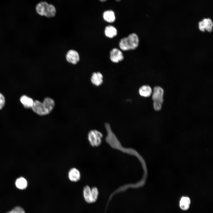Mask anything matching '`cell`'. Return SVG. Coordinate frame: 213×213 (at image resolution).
Returning <instances> with one entry per match:
<instances>
[{
  "label": "cell",
  "mask_w": 213,
  "mask_h": 213,
  "mask_svg": "<svg viewBox=\"0 0 213 213\" xmlns=\"http://www.w3.org/2000/svg\"><path fill=\"white\" fill-rule=\"evenodd\" d=\"M7 213H25V212L22 207L17 206L14 207Z\"/></svg>",
  "instance_id": "cell-20"
},
{
  "label": "cell",
  "mask_w": 213,
  "mask_h": 213,
  "mask_svg": "<svg viewBox=\"0 0 213 213\" xmlns=\"http://www.w3.org/2000/svg\"><path fill=\"white\" fill-rule=\"evenodd\" d=\"M107 0H100V1L101 2H105Z\"/></svg>",
  "instance_id": "cell-23"
},
{
  "label": "cell",
  "mask_w": 213,
  "mask_h": 213,
  "mask_svg": "<svg viewBox=\"0 0 213 213\" xmlns=\"http://www.w3.org/2000/svg\"><path fill=\"white\" fill-rule=\"evenodd\" d=\"M110 57L111 61L114 63H118L124 59L122 52L116 48H114L111 51Z\"/></svg>",
  "instance_id": "cell-6"
},
{
  "label": "cell",
  "mask_w": 213,
  "mask_h": 213,
  "mask_svg": "<svg viewBox=\"0 0 213 213\" xmlns=\"http://www.w3.org/2000/svg\"><path fill=\"white\" fill-rule=\"evenodd\" d=\"M55 106L54 101L50 97H46L42 102L38 100L34 101L31 108L34 112L38 115L44 116L50 114Z\"/></svg>",
  "instance_id": "cell-1"
},
{
  "label": "cell",
  "mask_w": 213,
  "mask_h": 213,
  "mask_svg": "<svg viewBox=\"0 0 213 213\" xmlns=\"http://www.w3.org/2000/svg\"><path fill=\"white\" fill-rule=\"evenodd\" d=\"M191 204V200L190 198L187 196L182 197L179 202V206L182 210L186 211L189 208Z\"/></svg>",
  "instance_id": "cell-12"
},
{
  "label": "cell",
  "mask_w": 213,
  "mask_h": 213,
  "mask_svg": "<svg viewBox=\"0 0 213 213\" xmlns=\"http://www.w3.org/2000/svg\"><path fill=\"white\" fill-rule=\"evenodd\" d=\"M152 93L151 87L148 85H143L140 87L139 89V93L140 96L143 97L150 96Z\"/></svg>",
  "instance_id": "cell-11"
},
{
  "label": "cell",
  "mask_w": 213,
  "mask_h": 213,
  "mask_svg": "<svg viewBox=\"0 0 213 213\" xmlns=\"http://www.w3.org/2000/svg\"><path fill=\"white\" fill-rule=\"evenodd\" d=\"M127 42L130 50H134L138 46L139 40L138 36L135 33L130 34L127 37Z\"/></svg>",
  "instance_id": "cell-7"
},
{
  "label": "cell",
  "mask_w": 213,
  "mask_h": 213,
  "mask_svg": "<svg viewBox=\"0 0 213 213\" xmlns=\"http://www.w3.org/2000/svg\"><path fill=\"white\" fill-rule=\"evenodd\" d=\"M198 28L201 32H204L206 31L203 22L201 20L199 22L198 24Z\"/></svg>",
  "instance_id": "cell-22"
},
{
  "label": "cell",
  "mask_w": 213,
  "mask_h": 213,
  "mask_svg": "<svg viewBox=\"0 0 213 213\" xmlns=\"http://www.w3.org/2000/svg\"><path fill=\"white\" fill-rule=\"evenodd\" d=\"M67 61L73 64H77L80 60V56L78 53L75 50L71 49L68 51L66 56Z\"/></svg>",
  "instance_id": "cell-5"
},
{
  "label": "cell",
  "mask_w": 213,
  "mask_h": 213,
  "mask_svg": "<svg viewBox=\"0 0 213 213\" xmlns=\"http://www.w3.org/2000/svg\"><path fill=\"white\" fill-rule=\"evenodd\" d=\"M206 31L211 33L213 30V22L211 19L209 18H204L201 20Z\"/></svg>",
  "instance_id": "cell-16"
},
{
  "label": "cell",
  "mask_w": 213,
  "mask_h": 213,
  "mask_svg": "<svg viewBox=\"0 0 213 213\" xmlns=\"http://www.w3.org/2000/svg\"><path fill=\"white\" fill-rule=\"evenodd\" d=\"M68 178L71 182H76L79 181L81 178V174L79 170L76 168L70 169L68 174Z\"/></svg>",
  "instance_id": "cell-8"
},
{
  "label": "cell",
  "mask_w": 213,
  "mask_h": 213,
  "mask_svg": "<svg viewBox=\"0 0 213 213\" xmlns=\"http://www.w3.org/2000/svg\"><path fill=\"white\" fill-rule=\"evenodd\" d=\"M102 134L95 130H90L88 135V139L90 145L93 147H98L102 142Z\"/></svg>",
  "instance_id": "cell-4"
},
{
  "label": "cell",
  "mask_w": 213,
  "mask_h": 213,
  "mask_svg": "<svg viewBox=\"0 0 213 213\" xmlns=\"http://www.w3.org/2000/svg\"><path fill=\"white\" fill-rule=\"evenodd\" d=\"M116 0V1H120L121 0Z\"/></svg>",
  "instance_id": "cell-24"
},
{
  "label": "cell",
  "mask_w": 213,
  "mask_h": 213,
  "mask_svg": "<svg viewBox=\"0 0 213 213\" xmlns=\"http://www.w3.org/2000/svg\"><path fill=\"white\" fill-rule=\"evenodd\" d=\"M20 101L23 106L26 108H31L34 101L32 98L25 95L21 97Z\"/></svg>",
  "instance_id": "cell-10"
},
{
  "label": "cell",
  "mask_w": 213,
  "mask_h": 213,
  "mask_svg": "<svg viewBox=\"0 0 213 213\" xmlns=\"http://www.w3.org/2000/svg\"><path fill=\"white\" fill-rule=\"evenodd\" d=\"M119 45L120 49L123 51L130 50L128 43L127 37L124 38L120 40Z\"/></svg>",
  "instance_id": "cell-18"
},
{
  "label": "cell",
  "mask_w": 213,
  "mask_h": 213,
  "mask_svg": "<svg viewBox=\"0 0 213 213\" xmlns=\"http://www.w3.org/2000/svg\"><path fill=\"white\" fill-rule=\"evenodd\" d=\"M36 10L40 15L48 18L54 17L56 13L54 6L52 4H48L45 1H41L37 4L36 6Z\"/></svg>",
  "instance_id": "cell-2"
},
{
  "label": "cell",
  "mask_w": 213,
  "mask_h": 213,
  "mask_svg": "<svg viewBox=\"0 0 213 213\" xmlns=\"http://www.w3.org/2000/svg\"><path fill=\"white\" fill-rule=\"evenodd\" d=\"M92 194V203L95 202L97 200L99 195V191L97 188L94 187L91 188Z\"/></svg>",
  "instance_id": "cell-19"
},
{
  "label": "cell",
  "mask_w": 213,
  "mask_h": 213,
  "mask_svg": "<svg viewBox=\"0 0 213 213\" xmlns=\"http://www.w3.org/2000/svg\"><path fill=\"white\" fill-rule=\"evenodd\" d=\"M104 33L106 36L112 38L117 35V30L116 28L114 26L112 25H108L105 28Z\"/></svg>",
  "instance_id": "cell-13"
},
{
  "label": "cell",
  "mask_w": 213,
  "mask_h": 213,
  "mask_svg": "<svg viewBox=\"0 0 213 213\" xmlns=\"http://www.w3.org/2000/svg\"><path fill=\"white\" fill-rule=\"evenodd\" d=\"M5 99L4 96L0 93V110L2 109L5 104Z\"/></svg>",
  "instance_id": "cell-21"
},
{
  "label": "cell",
  "mask_w": 213,
  "mask_h": 213,
  "mask_svg": "<svg viewBox=\"0 0 213 213\" xmlns=\"http://www.w3.org/2000/svg\"><path fill=\"white\" fill-rule=\"evenodd\" d=\"M83 196L85 201L88 203H92L91 188L88 185L84 187L83 189Z\"/></svg>",
  "instance_id": "cell-15"
},
{
  "label": "cell",
  "mask_w": 213,
  "mask_h": 213,
  "mask_svg": "<svg viewBox=\"0 0 213 213\" xmlns=\"http://www.w3.org/2000/svg\"><path fill=\"white\" fill-rule=\"evenodd\" d=\"M164 90L159 86H156L154 88L152 96L153 106L155 110L159 111L161 109L163 102Z\"/></svg>",
  "instance_id": "cell-3"
},
{
  "label": "cell",
  "mask_w": 213,
  "mask_h": 213,
  "mask_svg": "<svg viewBox=\"0 0 213 213\" xmlns=\"http://www.w3.org/2000/svg\"><path fill=\"white\" fill-rule=\"evenodd\" d=\"M104 20L109 23L114 22L115 20V16L114 12L111 10L105 11L103 14Z\"/></svg>",
  "instance_id": "cell-14"
},
{
  "label": "cell",
  "mask_w": 213,
  "mask_h": 213,
  "mask_svg": "<svg viewBox=\"0 0 213 213\" xmlns=\"http://www.w3.org/2000/svg\"><path fill=\"white\" fill-rule=\"evenodd\" d=\"M16 187L20 190L25 189L27 186L28 182L23 177H20L17 178L15 182Z\"/></svg>",
  "instance_id": "cell-17"
},
{
  "label": "cell",
  "mask_w": 213,
  "mask_h": 213,
  "mask_svg": "<svg viewBox=\"0 0 213 213\" xmlns=\"http://www.w3.org/2000/svg\"><path fill=\"white\" fill-rule=\"evenodd\" d=\"M103 76L100 72H93L91 77V81L92 83L96 86L101 85L103 82Z\"/></svg>",
  "instance_id": "cell-9"
}]
</instances>
